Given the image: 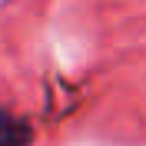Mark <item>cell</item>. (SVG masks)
<instances>
[{"label": "cell", "instance_id": "1", "mask_svg": "<svg viewBox=\"0 0 146 146\" xmlns=\"http://www.w3.org/2000/svg\"><path fill=\"white\" fill-rule=\"evenodd\" d=\"M30 139H33V129L27 119L0 110V146H27Z\"/></svg>", "mask_w": 146, "mask_h": 146}]
</instances>
